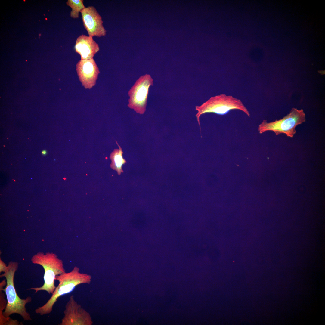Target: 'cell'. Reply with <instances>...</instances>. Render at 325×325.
<instances>
[{"instance_id": "3957f363", "label": "cell", "mask_w": 325, "mask_h": 325, "mask_svg": "<svg viewBox=\"0 0 325 325\" xmlns=\"http://www.w3.org/2000/svg\"><path fill=\"white\" fill-rule=\"evenodd\" d=\"M31 261L33 264L43 267L44 283L40 287H32L28 290H34L35 293L44 290L52 294L56 288L54 284L55 277L66 272L63 261L55 254L49 252H38L32 256Z\"/></svg>"}, {"instance_id": "7a4b0ae2", "label": "cell", "mask_w": 325, "mask_h": 325, "mask_svg": "<svg viewBox=\"0 0 325 325\" xmlns=\"http://www.w3.org/2000/svg\"><path fill=\"white\" fill-rule=\"evenodd\" d=\"M55 279L59 282L58 286L46 303L35 310L36 313L41 316L50 314L52 311L53 305L60 297L70 292L79 284H90L91 277L88 274L80 272L79 268L75 266L70 272L56 276Z\"/></svg>"}, {"instance_id": "4fadbf2b", "label": "cell", "mask_w": 325, "mask_h": 325, "mask_svg": "<svg viewBox=\"0 0 325 325\" xmlns=\"http://www.w3.org/2000/svg\"><path fill=\"white\" fill-rule=\"evenodd\" d=\"M8 266L0 258V273L5 272L7 269Z\"/></svg>"}, {"instance_id": "ba28073f", "label": "cell", "mask_w": 325, "mask_h": 325, "mask_svg": "<svg viewBox=\"0 0 325 325\" xmlns=\"http://www.w3.org/2000/svg\"><path fill=\"white\" fill-rule=\"evenodd\" d=\"M83 26L88 36L101 37L106 34L102 18L93 6L85 7L80 12Z\"/></svg>"}, {"instance_id": "277c9868", "label": "cell", "mask_w": 325, "mask_h": 325, "mask_svg": "<svg viewBox=\"0 0 325 325\" xmlns=\"http://www.w3.org/2000/svg\"><path fill=\"white\" fill-rule=\"evenodd\" d=\"M233 109L240 110L248 116H250L249 111L241 100L224 94L212 97L201 105L196 106V110L198 113L196 116L200 129V117L201 115L207 113H213L223 115Z\"/></svg>"}, {"instance_id": "6da1fadb", "label": "cell", "mask_w": 325, "mask_h": 325, "mask_svg": "<svg viewBox=\"0 0 325 325\" xmlns=\"http://www.w3.org/2000/svg\"><path fill=\"white\" fill-rule=\"evenodd\" d=\"M18 267V263L14 261H10L7 270L0 275V278L5 277L0 283V288L5 293L7 300L6 308L4 311L0 314V325H7L11 318L9 316L14 314H20L24 320H32L30 314L27 312L26 305L31 302L30 296L25 299H21L17 294L14 283L15 273Z\"/></svg>"}, {"instance_id": "52a82bcc", "label": "cell", "mask_w": 325, "mask_h": 325, "mask_svg": "<svg viewBox=\"0 0 325 325\" xmlns=\"http://www.w3.org/2000/svg\"><path fill=\"white\" fill-rule=\"evenodd\" d=\"M64 317L59 325H92L93 322L89 312L83 308L71 296L66 303Z\"/></svg>"}, {"instance_id": "30bf717a", "label": "cell", "mask_w": 325, "mask_h": 325, "mask_svg": "<svg viewBox=\"0 0 325 325\" xmlns=\"http://www.w3.org/2000/svg\"><path fill=\"white\" fill-rule=\"evenodd\" d=\"M74 49L80 55L81 60H85L93 58L100 48L93 37L82 34L77 38Z\"/></svg>"}, {"instance_id": "8992f818", "label": "cell", "mask_w": 325, "mask_h": 325, "mask_svg": "<svg viewBox=\"0 0 325 325\" xmlns=\"http://www.w3.org/2000/svg\"><path fill=\"white\" fill-rule=\"evenodd\" d=\"M153 81L150 75L141 76L128 92V106L140 114H143L146 111L149 89L153 85Z\"/></svg>"}, {"instance_id": "5bb4252c", "label": "cell", "mask_w": 325, "mask_h": 325, "mask_svg": "<svg viewBox=\"0 0 325 325\" xmlns=\"http://www.w3.org/2000/svg\"><path fill=\"white\" fill-rule=\"evenodd\" d=\"M46 153H47V152L45 150H43L42 151V155H46Z\"/></svg>"}, {"instance_id": "8fae6325", "label": "cell", "mask_w": 325, "mask_h": 325, "mask_svg": "<svg viewBox=\"0 0 325 325\" xmlns=\"http://www.w3.org/2000/svg\"><path fill=\"white\" fill-rule=\"evenodd\" d=\"M116 141L119 148L114 149L110 154V158L111 160V163L110 166L112 169L117 172L118 175H120L122 172H123L122 166L126 161L123 157V153L122 148L117 142Z\"/></svg>"}, {"instance_id": "7c38bea8", "label": "cell", "mask_w": 325, "mask_h": 325, "mask_svg": "<svg viewBox=\"0 0 325 325\" xmlns=\"http://www.w3.org/2000/svg\"><path fill=\"white\" fill-rule=\"evenodd\" d=\"M83 0H68L67 4L72 9L70 14L71 17L73 18H78L79 13L86 7L83 4Z\"/></svg>"}, {"instance_id": "5b68a950", "label": "cell", "mask_w": 325, "mask_h": 325, "mask_svg": "<svg viewBox=\"0 0 325 325\" xmlns=\"http://www.w3.org/2000/svg\"><path fill=\"white\" fill-rule=\"evenodd\" d=\"M305 121L303 110L292 108L289 114L280 119L269 122L266 120H263L259 125L258 129L260 134L271 131L276 135L284 133L287 137L292 138L296 132V127Z\"/></svg>"}, {"instance_id": "9c48e42d", "label": "cell", "mask_w": 325, "mask_h": 325, "mask_svg": "<svg viewBox=\"0 0 325 325\" xmlns=\"http://www.w3.org/2000/svg\"><path fill=\"white\" fill-rule=\"evenodd\" d=\"M76 67L79 80L85 88L91 89L95 85L100 71L93 58L80 60Z\"/></svg>"}]
</instances>
